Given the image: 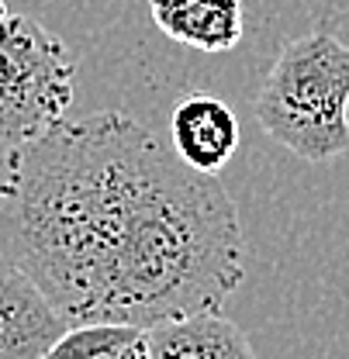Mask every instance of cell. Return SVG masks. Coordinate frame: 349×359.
Wrapping results in <instances>:
<instances>
[{
	"label": "cell",
	"mask_w": 349,
	"mask_h": 359,
	"mask_svg": "<svg viewBox=\"0 0 349 359\" xmlns=\"http://www.w3.org/2000/svg\"><path fill=\"white\" fill-rule=\"evenodd\" d=\"M0 256L66 325L221 311L246 276L235 201L125 111L0 152Z\"/></svg>",
	"instance_id": "cell-1"
},
{
	"label": "cell",
	"mask_w": 349,
	"mask_h": 359,
	"mask_svg": "<svg viewBox=\"0 0 349 359\" xmlns=\"http://www.w3.org/2000/svg\"><path fill=\"white\" fill-rule=\"evenodd\" d=\"M256 121L305 163H332L349 149V45L315 28L287 42L260 93Z\"/></svg>",
	"instance_id": "cell-2"
},
{
	"label": "cell",
	"mask_w": 349,
	"mask_h": 359,
	"mask_svg": "<svg viewBox=\"0 0 349 359\" xmlns=\"http://www.w3.org/2000/svg\"><path fill=\"white\" fill-rule=\"evenodd\" d=\"M77 59L59 35L0 0V145L28 142L73 104Z\"/></svg>",
	"instance_id": "cell-3"
},
{
	"label": "cell",
	"mask_w": 349,
	"mask_h": 359,
	"mask_svg": "<svg viewBox=\"0 0 349 359\" xmlns=\"http://www.w3.org/2000/svg\"><path fill=\"white\" fill-rule=\"evenodd\" d=\"M42 287L0 256V359H42L66 332Z\"/></svg>",
	"instance_id": "cell-4"
},
{
	"label": "cell",
	"mask_w": 349,
	"mask_h": 359,
	"mask_svg": "<svg viewBox=\"0 0 349 359\" xmlns=\"http://www.w3.org/2000/svg\"><path fill=\"white\" fill-rule=\"evenodd\" d=\"M170 142L187 166L215 177L239 149V118L221 97L190 93L170 114Z\"/></svg>",
	"instance_id": "cell-5"
},
{
	"label": "cell",
	"mask_w": 349,
	"mask_h": 359,
	"mask_svg": "<svg viewBox=\"0 0 349 359\" xmlns=\"http://www.w3.org/2000/svg\"><path fill=\"white\" fill-rule=\"evenodd\" d=\"M253 346L221 311H194L145 328V359H249Z\"/></svg>",
	"instance_id": "cell-6"
},
{
	"label": "cell",
	"mask_w": 349,
	"mask_h": 359,
	"mask_svg": "<svg viewBox=\"0 0 349 359\" xmlns=\"http://www.w3.org/2000/svg\"><path fill=\"white\" fill-rule=\"evenodd\" d=\"M166 39L197 52H228L246 35L242 0H149Z\"/></svg>",
	"instance_id": "cell-7"
},
{
	"label": "cell",
	"mask_w": 349,
	"mask_h": 359,
	"mask_svg": "<svg viewBox=\"0 0 349 359\" xmlns=\"http://www.w3.org/2000/svg\"><path fill=\"white\" fill-rule=\"evenodd\" d=\"M48 356H111V359H145V328L129 321H87L70 325Z\"/></svg>",
	"instance_id": "cell-8"
}]
</instances>
